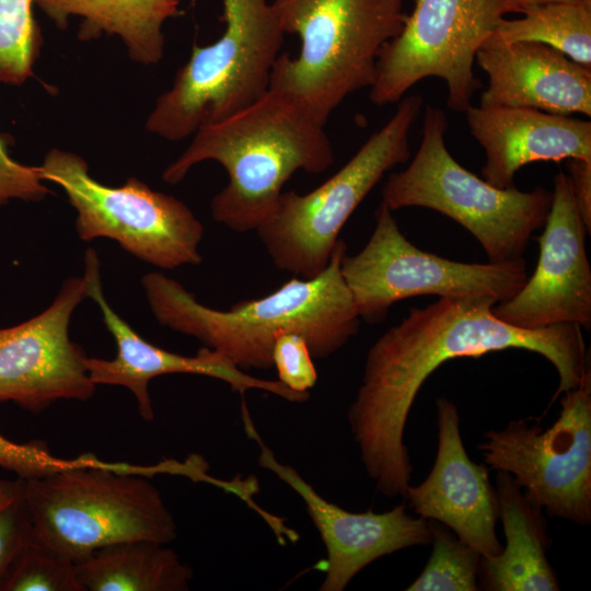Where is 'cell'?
Wrapping results in <instances>:
<instances>
[{
    "label": "cell",
    "instance_id": "cell-10",
    "mask_svg": "<svg viewBox=\"0 0 591 591\" xmlns=\"http://www.w3.org/2000/svg\"><path fill=\"white\" fill-rule=\"evenodd\" d=\"M392 212L382 201L369 241L359 253H346L340 264L359 317L367 323L382 322L394 303L419 296L503 302L529 277L522 257L463 263L419 250L401 232Z\"/></svg>",
    "mask_w": 591,
    "mask_h": 591
},
{
    "label": "cell",
    "instance_id": "cell-33",
    "mask_svg": "<svg viewBox=\"0 0 591 591\" xmlns=\"http://www.w3.org/2000/svg\"><path fill=\"white\" fill-rule=\"evenodd\" d=\"M8 484V480H0V495L3 493Z\"/></svg>",
    "mask_w": 591,
    "mask_h": 591
},
{
    "label": "cell",
    "instance_id": "cell-16",
    "mask_svg": "<svg viewBox=\"0 0 591 591\" xmlns=\"http://www.w3.org/2000/svg\"><path fill=\"white\" fill-rule=\"evenodd\" d=\"M86 296L99 305L104 323L117 345L112 360L85 357L84 364L91 381L96 384L120 385L135 395L141 417L151 421L154 412L149 396L150 380L165 374L187 373L210 376L228 383L244 396L248 390L271 393L292 403H304L310 393L290 390L279 380L252 376L237 368L224 355L201 348L195 356H182L157 347L139 336L106 301L101 281L99 256L93 248L84 255Z\"/></svg>",
    "mask_w": 591,
    "mask_h": 591
},
{
    "label": "cell",
    "instance_id": "cell-32",
    "mask_svg": "<svg viewBox=\"0 0 591 591\" xmlns=\"http://www.w3.org/2000/svg\"><path fill=\"white\" fill-rule=\"evenodd\" d=\"M512 8V12L524 13L534 7L544 5L554 2H566L573 0H506Z\"/></svg>",
    "mask_w": 591,
    "mask_h": 591
},
{
    "label": "cell",
    "instance_id": "cell-5",
    "mask_svg": "<svg viewBox=\"0 0 591 591\" xmlns=\"http://www.w3.org/2000/svg\"><path fill=\"white\" fill-rule=\"evenodd\" d=\"M135 466L102 462L23 478L33 532L78 564L99 548L177 536L160 491Z\"/></svg>",
    "mask_w": 591,
    "mask_h": 591
},
{
    "label": "cell",
    "instance_id": "cell-3",
    "mask_svg": "<svg viewBox=\"0 0 591 591\" xmlns=\"http://www.w3.org/2000/svg\"><path fill=\"white\" fill-rule=\"evenodd\" d=\"M207 160L220 163L229 175L211 200L212 218L235 232H247L268 218L294 173L326 171L334 163V149L323 126L269 89L243 111L198 129L162 178L177 184Z\"/></svg>",
    "mask_w": 591,
    "mask_h": 591
},
{
    "label": "cell",
    "instance_id": "cell-21",
    "mask_svg": "<svg viewBox=\"0 0 591 591\" xmlns=\"http://www.w3.org/2000/svg\"><path fill=\"white\" fill-rule=\"evenodd\" d=\"M181 0H35L60 28L80 16L79 37L117 35L129 57L143 65L159 62L164 54V22L177 13Z\"/></svg>",
    "mask_w": 591,
    "mask_h": 591
},
{
    "label": "cell",
    "instance_id": "cell-1",
    "mask_svg": "<svg viewBox=\"0 0 591 591\" xmlns=\"http://www.w3.org/2000/svg\"><path fill=\"white\" fill-rule=\"evenodd\" d=\"M490 299L439 298L413 308L370 347L348 422L364 470L384 496L405 499L413 465L404 443L406 421L426 379L442 363L523 349L546 358L558 387L549 404L591 376L581 327L524 329L499 320Z\"/></svg>",
    "mask_w": 591,
    "mask_h": 591
},
{
    "label": "cell",
    "instance_id": "cell-12",
    "mask_svg": "<svg viewBox=\"0 0 591 591\" xmlns=\"http://www.w3.org/2000/svg\"><path fill=\"white\" fill-rule=\"evenodd\" d=\"M485 464L509 473L548 515L591 522V376L560 397L555 422L542 429L511 420L478 444Z\"/></svg>",
    "mask_w": 591,
    "mask_h": 591
},
{
    "label": "cell",
    "instance_id": "cell-8",
    "mask_svg": "<svg viewBox=\"0 0 591 591\" xmlns=\"http://www.w3.org/2000/svg\"><path fill=\"white\" fill-rule=\"evenodd\" d=\"M422 106L420 95L403 97L389 121L322 185L281 193L255 230L279 270L309 279L326 268L352 212L387 171L409 160L408 134Z\"/></svg>",
    "mask_w": 591,
    "mask_h": 591
},
{
    "label": "cell",
    "instance_id": "cell-18",
    "mask_svg": "<svg viewBox=\"0 0 591 591\" xmlns=\"http://www.w3.org/2000/svg\"><path fill=\"white\" fill-rule=\"evenodd\" d=\"M475 61L488 78L480 107H526L591 116V67L534 42L503 43L489 36Z\"/></svg>",
    "mask_w": 591,
    "mask_h": 591
},
{
    "label": "cell",
    "instance_id": "cell-14",
    "mask_svg": "<svg viewBox=\"0 0 591 591\" xmlns=\"http://www.w3.org/2000/svg\"><path fill=\"white\" fill-rule=\"evenodd\" d=\"M551 207L538 237L535 271L509 300L493 306L502 322L524 329L559 324L589 328L591 267L586 250L589 234L576 206L570 179L559 171L553 179Z\"/></svg>",
    "mask_w": 591,
    "mask_h": 591
},
{
    "label": "cell",
    "instance_id": "cell-30",
    "mask_svg": "<svg viewBox=\"0 0 591 591\" xmlns=\"http://www.w3.org/2000/svg\"><path fill=\"white\" fill-rule=\"evenodd\" d=\"M38 166H28L14 161L0 138V205L10 199L37 201L48 193Z\"/></svg>",
    "mask_w": 591,
    "mask_h": 591
},
{
    "label": "cell",
    "instance_id": "cell-24",
    "mask_svg": "<svg viewBox=\"0 0 591 591\" xmlns=\"http://www.w3.org/2000/svg\"><path fill=\"white\" fill-rule=\"evenodd\" d=\"M432 552L422 572L407 591H476L482 555L450 529L430 520Z\"/></svg>",
    "mask_w": 591,
    "mask_h": 591
},
{
    "label": "cell",
    "instance_id": "cell-26",
    "mask_svg": "<svg viewBox=\"0 0 591 591\" xmlns=\"http://www.w3.org/2000/svg\"><path fill=\"white\" fill-rule=\"evenodd\" d=\"M35 0H0V82L21 84L31 74L40 46L33 16Z\"/></svg>",
    "mask_w": 591,
    "mask_h": 591
},
{
    "label": "cell",
    "instance_id": "cell-22",
    "mask_svg": "<svg viewBox=\"0 0 591 591\" xmlns=\"http://www.w3.org/2000/svg\"><path fill=\"white\" fill-rule=\"evenodd\" d=\"M77 573L82 591H186L194 577L173 549L150 540L99 548Z\"/></svg>",
    "mask_w": 591,
    "mask_h": 591
},
{
    "label": "cell",
    "instance_id": "cell-28",
    "mask_svg": "<svg viewBox=\"0 0 591 591\" xmlns=\"http://www.w3.org/2000/svg\"><path fill=\"white\" fill-rule=\"evenodd\" d=\"M100 462L94 455H81L74 460L60 459L53 455L40 442L20 444L0 434V467L21 478L37 477L77 466L97 465Z\"/></svg>",
    "mask_w": 591,
    "mask_h": 591
},
{
    "label": "cell",
    "instance_id": "cell-23",
    "mask_svg": "<svg viewBox=\"0 0 591 591\" xmlns=\"http://www.w3.org/2000/svg\"><path fill=\"white\" fill-rule=\"evenodd\" d=\"M523 14L515 20L503 18L490 36L503 43L545 44L591 67V0L548 3Z\"/></svg>",
    "mask_w": 591,
    "mask_h": 591
},
{
    "label": "cell",
    "instance_id": "cell-29",
    "mask_svg": "<svg viewBox=\"0 0 591 591\" xmlns=\"http://www.w3.org/2000/svg\"><path fill=\"white\" fill-rule=\"evenodd\" d=\"M278 380L292 391L310 393L317 381L313 357L305 339L294 333L278 336L273 348Z\"/></svg>",
    "mask_w": 591,
    "mask_h": 591
},
{
    "label": "cell",
    "instance_id": "cell-25",
    "mask_svg": "<svg viewBox=\"0 0 591 591\" xmlns=\"http://www.w3.org/2000/svg\"><path fill=\"white\" fill-rule=\"evenodd\" d=\"M0 591H82L77 564L32 532L4 576Z\"/></svg>",
    "mask_w": 591,
    "mask_h": 591
},
{
    "label": "cell",
    "instance_id": "cell-13",
    "mask_svg": "<svg viewBox=\"0 0 591 591\" xmlns=\"http://www.w3.org/2000/svg\"><path fill=\"white\" fill-rule=\"evenodd\" d=\"M85 298L84 278L70 277L40 314L0 328V403L14 402L40 413L58 399L93 396L86 356L68 331L72 312Z\"/></svg>",
    "mask_w": 591,
    "mask_h": 591
},
{
    "label": "cell",
    "instance_id": "cell-2",
    "mask_svg": "<svg viewBox=\"0 0 591 591\" xmlns=\"http://www.w3.org/2000/svg\"><path fill=\"white\" fill-rule=\"evenodd\" d=\"M347 253L339 239L326 268L313 278L293 277L265 297L244 300L228 311L198 302L173 278L154 271L141 279L158 322L192 336L243 371L273 367L278 336H302L315 359L341 349L359 331L360 317L340 271Z\"/></svg>",
    "mask_w": 591,
    "mask_h": 591
},
{
    "label": "cell",
    "instance_id": "cell-9",
    "mask_svg": "<svg viewBox=\"0 0 591 591\" xmlns=\"http://www.w3.org/2000/svg\"><path fill=\"white\" fill-rule=\"evenodd\" d=\"M59 185L77 211L80 239L108 237L139 259L162 269L198 265L204 227L182 200L153 190L136 177L118 187L94 179L80 155L51 149L38 166Z\"/></svg>",
    "mask_w": 591,
    "mask_h": 591
},
{
    "label": "cell",
    "instance_id": "cell-17",
    "mask_svg": "<svg viewBox=\"0 0 591 591\" xmlns=\"http://www.w3.org/2000/svg\"><path fill=\"white\" fill-rule=\"evenodd\" d=\"M438 448L426 479L409 484L405 499L421 518L440 522L482 557H494L503 546L496 535L498 502L485 464L473 462L462 441L456 405L436 402Z\"/></svg>",
    "mask_w": 591,
    "mask_h": 591
},
{
    "label": "cell",
    "instance_id": "cell-31",
    "mask_svg": "<svg viewBox=\"0 0 591 591\" xmlns=\"http://www.w3.org/2000/svg\"><path fill=\"white\" fill-rule=\"evenodd\" d=\"M568 177L576 206L588 233L591 232V160L568 159Z\"/></svg>",
    "mask_w": 591,
    "mask_h": 591
},
{
    "label": "cell",
    "instance_id": "cell-15",
    "mask_svg": "<svg viewBox=\"0 0 591 591\" xmlns=\"http://www.w3.org/2000/svg\"><path fill=\"white\" fill-rule=\"evenodd\" d=\"M245 432L259 447L258 465L273 472L297 493L325 545V578L321 591H343L352 578L378 558L432 542L430 520L407 513L405 503L375 513L350 512L323 498L300 474L278 461L263 442L246 404L241 405Z\"/></svg>",
    "mask_w": 591,
    "mask_h": 591
},
{
    "label": "cell",
    "instance_id": "cell-4",
    "mask_svg": "<svg viewBox=\"0 0 591 591\" xmlns=\"http://www.w3.org/2000/svg\"><path fill=\"white\" fill-rule=\"evenodd\" d=\"M299 55L280 54L269 89L299 104L321 126L350 94L370 88L383 46L398 35L404 0H274Z\"/></svg>",
    "mask_w": 591,
    "mask_h": 591
},
{
    "label": "cell",
    "instance_id": "cell-27",
    "mask_svg": "<svg viewBox=\"0 0 591 591\" xmlns=\"http://www.w3.org/2000/svg\"><path fill=\"white\" fill-rule=\"evenodd\" d=\"M32 532L23 478L8 480L0 495V584Z\"/></svg>",
    "mask_w": 591,
    "mask_h": 591
},
{
    "label": "cell",
    "instance_id": "cell-7",
    "mask_svg": "<svg viewBox=\"0 0 591 591\" xmlns=\"http://www.w3.org/2000/svg\"><path fill=\"white\" fill-rule=\"evenodd\" d=\"M445 113L427 105L422 138L409 165L389 176L382 201L392 210L422 207L465 228L484 248L488 262L522 257L532 234L545 223L552 193L514 186L496 187L463 167L449 152Z\"/></svg>",
    "mask_w": 591,
    "mask_h": 591
},
{
    "label": "cell",
    "instance_id": "cell-19",
    "mask_svg": "<svg viewBox=\"0 0 591 591\" xmlns=\"http://www.w3.org/2000/svg\"><path fill=\"white\" fill-rule=\"evenodd\" d=\"M472 136L486 153L482 177L513 186L515 173L538 161L591 160V123L526 107H475L466 112Z\"/></svg>",
    "mask_w": 591,
    "mask_h": 591
},
{
    "label": "cell",
    "instance_id": "cell-6",
    "mask_svg": "<svg viewBox=\"0 0 591 591\" xmlns=\"http://www.w3.org/2000/svg\"><path fill=\"white\" fill-rule=\"evenodd\" d=\"M225 27L207 46H194L146 121L170 141L248 107L268 90L285 32L267 0H222Z\"/></svg>",
    "mask_w": 591,
    "mask_h": 591
},
{
    "label": "cell",
    "instance_id": "cell-11",
    "mask_svg": "<svg viewBox=\"0 0 591 591\" xmlns=\"http://www.w3.org/2000/svg\"><path fill=\"white\" fill-rule=\"evenodd\" d=\"M511 12L506 0H415L398 35L380 51L370 101L398 103L417 82L436 77L447 84L449 108L465 113L482 88L476 54Z\"/></svg>",
    "mask_w": 591,
    "mask_h": 591
},
{
    "label": "cell",
    "instance_id": "cell-20",
    "mask_svg": "<svg viewBox=\"0 0 591 591\" xmlns=\"http://www.w3.org/2000/svg\"><path fill=\"white\" fill-rule=\"evenodd\" d=\"M495 489L506 546L497 556L480 557V586L488 591L559 590L546 557L551 538L543 509L525 496L509 473L497 471Z\"/></svg>",
    "mask_w": 591,
    "mask_h": 591
}]
</instances>
